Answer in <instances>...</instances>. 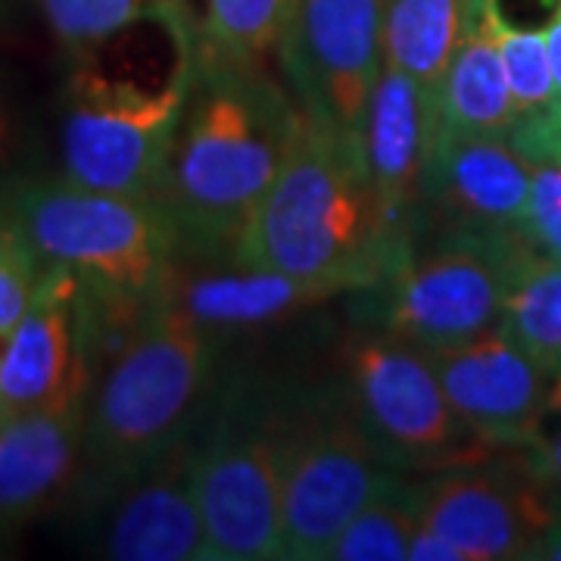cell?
<instances>
[{"mask_svg":"<svg viewBox=\"0 0 561 561\" xmlns=\"http://www.w3.org/2000/svg\"><path fill=\"white\" fill-rule=\"evenodd\" d=\"M297 116V101L262 66L221 60L201 47L160 187L181 253L234 262L247 221L278 175Z\"/></svg>","mask_w":561,"mask_h":561,"instance_id":"cell-1","label":"cell"},{"mask_svg":"<svg viewBox=\"0 0 561 561\" xmlns=\"http://www.w3.org/2000/svg\"><path fill=\"white\" fill-rule=\"evenodd\" d=\"M412 250L368 181L359 147L300 110L272 187L243 228L234 262L328 284L381 287Z\"/></svg>","mask_w":561,"mask_h":561,"instance_id":"cell-2","label":"cell"},{"mask_svg":"<svg viewBox=\"0 0 561 561\" xmlns=\"http://www.w3.org/2000/svg\"><path fill=\"white\" fill-rule=\"evenodd\" d=\"M216 341L157 294L138 331L94 375L84 412L79 500L98 502L175 449L201 419Z\"/></svg>","mask_w":561,"mask_h":561,"instance_id":"cell-3","label":"cell"},{"mask_svg":"<svg viewBox=\"0 0 561 561\" xmlns=\"http://www.w3.org/2000/svg\"><path fill=\"white\" fill-rule=\"evenodd\" d=\"M0 206L41 260L113 294L157 297L181 253L179 228L153 197L50 179L16 184Z\"/></svg>","mask_w":561,"mask_h":561,"instance_id":"cell-4","label":"cell"},{"mask_svg":"<svg viewBox=\"0 0 561 561\" xmlns=\"http://www.w3.org/2000/svg\"><path fill=\"white\" fill-rule=\"evenodd\" d=\"M280 437L284 405L250 387H231L201 431L194 424L191 483L206 561L280 559Z\"/></svg>","mask_w":561,"mask_h":561,"instance_id":"cell-5","label":"cell"},{"mask_svg":"<svg viewBox=\"0 0 561 561\" xmlns=\"http://www.w3.org/2000/svg\"><path fill=\"white\" fill-rule=\"evenodd\" d=\"M197 57L157 84L94 66L79 69L69 81L60 122L62 179L94 191L160 201L165 165L197 76Z\"/></svg>","mask_w":561,"mask_h":561,"instance_id":"cell-6","label":"cell"},{"mask_svg":"<svg viewBox=\"0 0 561 561\" xmlns=\"http://www.w3.org/2000/svg\"><path fill=\"white\" fill-rule=\"evenodd\" d=\"M397 478L346 397L284 405L280 559L324 561L350 518Z\"/></svg>","mask_w":561,"mask_h":561,"instance_id":"cell-7","label":"cell"},{"mask_svg":"<svg viewBox=\"0 0 561 561\" xmlns=\"http://www.w3.org/2000/svg\"><path fill=\"white\" fill-rule=\"evenodd\" d=\"M530 247L518 231H446L383 280V331L421 350H446L502 321L515 268Z\"/></svg>","mask_w":561,"mask_h":561,"instance_id":"cell-8","label":"cell"},{"mask_svg":"<svg viewBox=\"0 0 561 561\" xmlns=\"http://www.w3.org/2000/svg\"><path fill=\"white\" fill-rule=\"evenodd\" d=\"M346 402L365 434L397 468L434 471L481 459L478 440L443 393L427 350L390 331L346 346Z\"/></svg>","mask_w":561,"mask_h":561,"instance_id":"cell-9","label":"cell"},{"mask_svg":"<svg viewBox=\"0 0 561 561\" xmlns=\"http://www.w3.org/2000/svg\"><path fill=\"white\" fill-rule=\"evenodd\" d=\"M387 0H297L278 60L306 116L362 150V122L383 66Z\"/></svg>","mask_w":561,"mask_h":561,"instance_id":"cell-10","label":"cell"},{"mask_svg":"<svg viewBox=\"0 0 561 561\" xmlns=\"http://www.w3.org/2000/svg\"><path fill=\"white\" fill-rule=\"evenodd\" d=\"M412 505L419 522L461 549L468 561L527 559L552 518V490L534 481L518 461H461L412 483Z\"/></svg>","mask_w":561,"mask_h":561,"instance_id":"cell-11","label":"cell"},{"mask_svg":"<svg viewBox=\"0 0 561 561\" xmlns=\"http://www.w3.org/2000/svg\"><path fill=\"white\" fill-rule=\"evenodd\" d=\"M91 381L81 278L60 262H44L35 297L0 343V415L88 397Z\"/></svg>","mask_w":561,"mask_h":561,"instance_id":"cell-12","label":"cell"},{"mask_svg":"<svg viewBox=\"0 0 561 561\" xmlns=\"http://www.w3.org/2000/svg\"><path fill=\"white\" fill-rule=\"evenodd\" d=\"M427 353L453 412L478 440L522 449L540 434L549 378L500 324Z\"/></svg>","mask_w":561,"mask_h":561,"instance_id":"cell-13","label":"cell"},{"mask_svg":"<svg viewBox=\"0 0 561 561\" xmlns=\"http://www.w3.org/2000/svg\"><path fill=\"white\" fill-rule=\"evenodd\" d=\"M88 508H101L94 549L113 561H206L194 483L191 434L138 478L119 483Z\"/></svg>","mask_w":561,"mask_h":561,"instance_id":"cell-14","label":"cell"},{"mask_svg":"<svg viewBox=\"0 0 561 561\" xmlns=\"http://www.w3.org/2000/svg\"><path fill=\"white\" fill-rule=\"evenodd\" d=\"M530 201V162L508 138L434 131L421 175V209L449 231H518Z\"/></svg>","mask_w":561,"mask_h":561,"instance_id":"cell-15","label":"cell"},{"mask_svg":"<svg viewBox=\"0 0 561 561\" xmlns=\"http://www.w3.org/2000/svg\"><path fill=\"white\" fill-rule=\"evenodd\" d=\"M88 397L0 415V537L50 512L79 481Z\"/></svg>","mask_w":561,"mask_h":561,"instance_id":"cell-16","label":"cell"},{"mask_svg":"<svg viewBox=\"0 0 561 561\" xmlns=\"http://www.w3.org/2000/svg\"><path fill=\"white\" fill-rule=\"evenodd\" d=\"M437 131V94L397 66H381L362 122V160L390 225L412 238L421 175Z\"/></svg>","mask_w":561,"mask_h":561,"instance_id":"cell-17","label":"cell"},{"mask_svg":"<svg viewBox=\"0 0 561 561\" xmlns=\"http://www.w3.org/2000/svg\"><path fill=\"white\" fill-rule=\"evenodd\" d=\"M162 294L191 319L201 324L206 334H231L265 328L280 319H290L316 302L334 297L337 290L316 280H300L268 268H216V272H191L179 275L172 268L169 280L162 284Z\"/></svg>","mask_w":561,"mask_h":561,"instance_id":"cell-18","label":"cell"},{"mask_svg":"<svg viewBox=\"0 0 561 561\" xmlns=\"http://www.w3.org/2000/svg\"><path fill=\"white\" fill-rule=\"evenodd\" d=\"M515 128V103L505 81L500 47L481 0H471L465 35L437 88V131L508 138Z\"/></svg>","mask_w":561,"mask_h":561,"instance_id":"cell-19","label":"cell"},{"mask_svg":"<svg viewBox=\"0 0 561 561\" xmlns=\"http://www.w3.org/2000/svg\"><path fill=\"white\" fill-rule=\"evenodd\" d=\"M471 0H387L383 62L437 94L449 60L465 35Z\"/></svg>","mask_w":561,"mask_h":561,"instance_id":"cell-20","label":"cell"},{"mask_svg":"<svg viewBox=\"0 0 561 561\" xmlns=\"http://www.w3.org/2000/svg\"><path fill=\"white\" fill-rule=\"evenodd\" d=\"M500 328L537 362L546 378L561 375V262L524 253L505 297Z\"/></svg>","mask_w":561,"mask_h":561,"instance_id":"cell-21","label":"cell"},{"mask_svg":"<svg viewBox=\"0 0 561 561\" xmlns=\"http://www.w3.org/2000/svg\"><path fill=\"white\" fill-rule=\"evenodd\" d=\"M38 7L54 38L81 60L135 25L184 13L181 0H38Z\"/></svg>","mask_w":561,"mask_h":561,"instance_id":"cell-22","label":"cell"},{"mask_svg":"<svg viewBox=\"0 0 561 561\" xmlns=\"http://www.w3.org/2000/svg\"><path fill=\"white\" fill-rule=\"evenodd\" d=\"M297 0H206L197 38L221 60L262 66L294 13Z\"/></svg>","mask_w":561,"mask_h":561,"instance_id":"cell-23","label":"cell"},{"mask_svg":"<svg viewBox=\"0 0 561 561\" xmlns=\"http://www.w3.org/2000/svg\"><path fill=\"white\" fill-rule=\"evenodd\" d=\"M415 524L412 483L397 478L350 518L324 561H405Z\"/></svg>","mask_w":561,"mask_h":561,"instance_id":"cell-24","label":"cell"},{"mask_svg":"<svg viewBox=\"0 0 561 561\" xmlns=\"http://www.w3.org/2000/svg\"><path fill=\"white\" fill-rule=\"evenodd\" d=\"M483 13H486V7H483ZM486 20H490L493 38H496V47H500L505 81H508L512 103H515V122L527 119V116H540L546 110H552L556 91H552L546 28L505 25V22L493 20L490 13H486Z\"/></svg>","mask_w":561,"mask_h":561,"instance_id":"cell-25","label":"cell"},{"mask_svg":"<svg viewBox=\"0 0 561 561\" xmlns=\"http://www.w3.org/2000/svg\"><path fill=\"white\" fill-rule=\"evenodd\" d=\"M44 260L20 228L0 216V343L16 328L38 290Z\"/></svg>","mask_w":561,"mask_h":561,"instance_id":"cell-26","label":"cell"},{"mask_svg":"<svg viewBox=\"0 0 561 561\" xmlns=\"http://www.w3.org/2000/svg\"><path fill=\"white\" fill-rule=\"evenodd\" d=\"M518 234L534 253L561 262V165L556 162L530 165V201Z\"/></svg>","mask_w":561,"mask_h":561,"instance_id":"cell-27","label":"cell"},{"mask_svg":"<svg viewBox=\"0 0 561 561\" xmlns=\"http://www.w3.org/2000/svg\"><path fill=\"white\" fill-rule=\"evenodd\" d=\"M508 140L515 144V150L530 165L534 162H556V165H561V113L559 110H546L540 116L518 119Z\"/></svg>","mask_w":561,"mask_h":561,"instance_id":"cell-28","label":"cell"},{"mask_svg":"<svg viewBox=\"0 0 561 561\" xmlns=\"http://www.w3.org/2000/svg\"><path fill=\"white\" fill-rule=\"evenodd\" d=\"M515 453H518V465L534 481H540L542 486H561V427L540 431L534 440Z\"/></svg>","mask_w":561,"mask_h":561,"instance_id":"cell-29","label":"cell"},{"mask_svg":"<svg viewBox=\"0 0 561 561\" xmlns=\"http://www.w3.org/2000/svg\"><path fill=\"white\" fill-rule=\"evenodd\" d=\"M409 561H468L465 559V552L456 549L453 542L440 537V534H434L431 527H424V524H415V530H412V540H409Z\"/></svg>","mask_w":561,"mask_h":561,"instance_id":"cell-30","label":"cell"},{"mask_svg":"<svg viewBox=\"0 0 561 561\" xmlns=\"http://www.w3.org/2000/svg\"><path fill=\"white\" fill-rule=\"evenodd\" d=\"M527 559L561 561V505H556V502H552V518L546 522V527L540 530V537L534 540Z\"/></svg>","mask_w":561,"mask_h":561,"instance_id":"cell-31","label":"cell"},{"mask_svg":"<svg viewBox=\"0 0 561 561\" xmlns=\"http://www.w3.org/2000/svg\"><path fill=\"white\" fill-rule=\"evenodd\" d=\"M546 47H549V69H552V91H556L552 110L561 113V10L546 25Z\"/></svg>","mask_w":561,"mask_h":561,"instance_id":"cell-32","label":"cell"},{"mask_svg":"<svg viewBox=\"0 0 561 561\" xmlns=\"http://www.w3.org/2000/svg\"><path fill=\"white\" fill-rule=\"evenodd\" d=\"M546 419L561 421V375L549 378V390H546Z\"/></svg>","mask_w":561,"mask_h":561,"instance_id":"cell-33","label":"cell"},{"mask_svg":"<svg viewBox=\"0 0 561 561\" xmlns=\"http://www.w3.org/2000/svg\"><path fill=\"white\" fill-rule=\"evenodd\" d=\"M7 140H10V119H7V110H3V94H0V153L7 150Z\"/></svg>","mask_w":561,"mask_h":561,"instance_id":"cell-34","label":"cell"},{"mask_svg":"<svg viewBox=\"0 0 561 561\" xmlns=\"http://www.w3.org/2000/svg\"><path fill=\"white\" fill-rule=\"evenodd\" d=\"M549 490H552V502H556V505H561V486H549Z\"/></svg>","mask_w":561,"mask_h":561,"instance_id":"cell-35","label":"cell"},{"mask_svg":"<svg viewBox=\"0 0 561 561\" xmlns=\"http://www.w3.org/2000/svg\"><path fill=\"white\" fill-rule=\"evenodd\" d=\"M7 7H10V0H0V13H3Z\"/></svg>","mask_w":561,"mask_h":561,"instance_id":"cell-36","label":"cell"}]
</instances>
